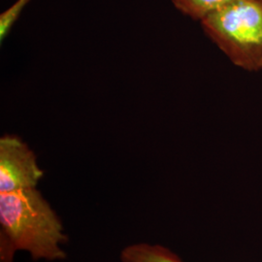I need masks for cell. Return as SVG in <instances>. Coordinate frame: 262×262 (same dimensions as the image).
I'll use <instances>...</instances> for the list:
<instances>
[{
  "instance_id": "6da1fadb",
  "label": "cell",
  "mask_w": 262,
  "mask_h": 262,
  "mask_svg": "<svg viewBox=\"0 0 262 262\" xmlns=\"http://www.w3.org/2000/svg\"><path fill=\"white\" fill-rule=\"evenodd\" d=\"M66 242L60 217L36 187L0 192V262L19 251L36 261L62 260Z\"/></svg>"
},
{
  "instance_id": "7a4b0ae2",
  "label": "cell",
  "mask_w": 262,
  "mask_h": 262,
  "mask_svg": "<svg viewBox=\"0 0 262 262\" xmlns=\"http://www.w3.org/2000/svg\"><path fill=\"white\" fill-rule=\"evenodd\" d=\"M200 23L234 66L251 72L261 70L262 0H235Z\"/></svg>"
},
{
  "instance_id": "3957f363",
  "label": "cell",
  "mask_w": 262,
  "mask_h": 262,
  "mask_svg": "<svg viewBox=\"0 0 262 262\" xmlns=\"http://www.w3.org/2000/svg\"><path fill=\"white\" fill-rule=\"evenodd\" d=\"M43 176L44 171L28 144L14 135L0 138V192L34 188Z\"/></svg>"
},
{
  "instance_id": "277c9868",
  "label": "cell",
  "mask_w": 262,
  "mask_h": 262,
  "mask_svg": "<svg viewBox=\"0 0 262 262\" xmlns=\"http://www.w3.org/2000/svg\"><path fill=\"white\" fill-rule=\"evenodd\" d=\"M121 262L184 261L176 253L161 245L136 243L122 249Z\"/></svg>"
},
{
  "instance_id": "5b68a950",
  "label": "cell",
  "mask_w": 262,
  "mask_h": 262,
  "mask_svg": "<svg viewBox=\"0 0 262 262\" xmlns=\"http://www.w3.org/2000/svg\"><path fill=\"white\" fill-rule=\"evenodd\" d=\"M235 0H172L173 5L187 17L202 20L216 10Z\"/></svg>"
}]
</instances>
